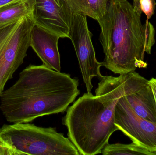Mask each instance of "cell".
I'll return each mask as SVG.
<instances>
[{"label":"cell","mask_w":156,"mask_h":155,"mask_svg":"<svg viewBox=\"0 0 156 155\" xmlns=\"http://www.w3.org/2000/svg\"><path fill=\"white\" fill-rule=\"evenodd\" d=\"M35 24L33 15L0 28V95L23 62Z\"/></svg>","instance_id":"cell-5"},{"label":"cell","mask_w":156,"mask_h":155,"mask_svg":"<svg viewBox=\"0 0 156 155\" xmlns=\"http://www.w3.org/2000/svg\"><path fill=\"white\" fill-rule=\"evenodd\" d=\"M101 154L104 155H156L133 143L130 144H108L102 150Z\"/></svg>","instance_id":"cell-13"},{"label":"cell","mask_w":156,"mask_h":155,"mask_svg":"<svg viewBox=\"0 0 156 155\" xmlns=\"http://www.w3.org/2000/svg\"><path fill=\"white\" fill-rule=\"evenodd\" d=\"M149 83L151 85L152 90H153V92H154L156 103V78H152V79H150L149 80Z\"/></svg>","instance_id":"cell-16"},{"label":"cell","mask_w":156,"mask_h":155,"mask_svg":"<svg viewBox=\"0 0 156 155\" xmlns=\"http://www.w3.org/2000/svg\"><path fill=\"white\" fill-rule=\"evenodd\" d=\"M126 74L104 76L95 91L84 94L69 106L62 119L68 136L80 155L101 154L110 137L119 130L115 124V106L126 95Z\"/></svg>","instance_id":"cell-2"},{"label":"cell","mask_w":156,"mask_h":155,"mask_svg":"<svg viewBox=\"0 0 156 155\" xmlns=\"http://www.w3.org/2000/svg\"><path fill=\"white\" fill-rule=\"evenodd\" d=\"M97 21L105 55L102 66L120 75L146 68L145 53L151 54L155 34L149 21L142 23L141 16L127 0H110L106 12Z\"/></svg>","instance_id":"cell-3"},{"label":"cell","mask_w":156,"mask_h":155,"mask_svg":"<svg viewBox=\"0 0 156 155\" xmlns=\"http://www.w3.org/2000/svg\"><path fill=\"white\" fill-rule=\"evenodd\" d=\"M23 1L24 0H0V8L13 3L17 2Z\"/></svg>","instance_id":"cell-15"},{"label":"cell","mask_w":156,"mask_h":155,"mask_svg":"<svg viewBox=\"0 0 156 155\" xmlns=\"http://www.w3.org/2000/svg\"><path fill=\"white\" fill-rule=\"evenodd\" d=\"M59 37L35 25L32 29L30 46L43 62V65L57 72L61 71L60 56L58 49Z\"/></svg>","instance_id":"cell-10"},{"label":"cell","mask_w":156,"mask_h":155,"mask_svg":"<svg viewBox=\"0 0 156 155\" xmlns=\"http://www.w3.org/2000/svg\"><path fill=\"white\" fill-rule=\"evenodd\" d=\"M133 7L136 12L141 16L144 12L149 21L154 15L156 8L155 0H133Z\"/></svg>","instance_id":"cell-14"},{"label":"cell","mask_w":156,"mask_h":155,"mask_svg":"<svg viewBox=\"0 0 156 155\" xmlns=\"http://www.w3.org/2000/svg\"><path fill=\"white\" fill-rule=\"evenodd\" d=\"M80 155L74 144L55 128L28 123L0 128V155Z\"/></svg>","instance_id":"cell-4"},{"label":"cell","mask_w":156,"mask_h":155,"mask_svg":"<svg viewBox=\"0 0 156 155\" xmlns=\"http://www.w3.org/2000/svg\"><path fill=\"white\" fill-rule=\"evenodd\" d=\"M30 0L13 3L0 8V28L16 22L23 16L33 15Z\"/></svg>","instance_id":"cell-12"},{"label":"cell","mask_w":156,"mask_h":155,"mask_svg":"<svg viewBox=\"0 0 156 155\" xmlns=\"http://www.w3.org/2000/svg\"><path fill=\"white\" fill-rule=\"evenodd\" d=\"M92 36V34L88 28L87 16L73 14L69 38L75 48L88 93L91 92L93 87L92 80L94 77H98L101 80L104 77L100 71L102 63L96 59Z\"/></svg>","instance_id":"cell-6"},{"label":"cell","mask_w":156,"mask_h":155,"mask_svg":"<svg viewBox=\"0 0 156 155\" xmlns=\"http://www.w3.org/2000/svg\"><path fill=\"white\" fill-rule=\"evenodd\" d=\"M125 96L139 116L156 123V103L149 81L136 72L126 74Z\"/></svg>","instance_id":"cell-9"},{"label":"cell","mask_w":156,"mask_h":155,"mask_svg":"<svg viewBox=\"0 0 156 155\" xmlns=\"http://www.w3.org/2000/svg\"><path fill=\"white\" fill-rule=\"evenodd\" d=\"M115 124L133 141L156 155V123L138 116L123 96L115 110Z\"/></svg>","instance_id":"cell-7"},{"label":"cell","mask_w":156,"mask_h":155,"mask_svg":"<svg viewBox=\"0 0 156 155\" xmlns=\"http://www.w3.org/2000/svg\"><path fill=\"white\" fill-rule=\"evenodd\" d=\"M79 80L44 65H30L14 84L0 95V109L6 121L28 123L37 117L64 113L80 91Z\"/></svg>","instance_id":"cell-1"},{"label":"cell","mask_w":156,"mask_h":155,"mask_svg":"<svg viewBox=\"0 0 156 155\" xmlns=\"http://www.w3.org/2000/svg\"><path fill=\"white\" fill-rule=\"evenodd\" d=\"M35 24L60 38H69L73 13L66 0H30Z\"/></svg>","instance_id":"cell-8"},{"label":"cell","mask_w":156,"mask_h":155,"mask_svg":"<svg viewBox=\"0 0 156 155\" xmlns=\"http://www.w3.org/2000/svg\"><path fill=\"white\" fill-rule=\"evenodd\" d=\"M72 13L98 21L107 11L110 0H66Z\"/></svg>","instance_id":"cell-11"}]
</instances>
